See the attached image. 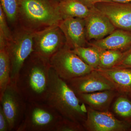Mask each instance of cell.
I'll return each instance as SVG.
<instances>
[{
    "label": "cell",
    "mask_w": 131,
    "mask_h": 131,
    "mask_svg": "<svg viewBox=\"0 0 131 131\" xmlns=\"http://www.w3.org/2000/svg\"><path fill=\"white\" fill-rule=\"evenodd\" d=\"M51 68L49 60L34 52L25 61L18 75L16 84L27 102H45Z\"/></svg>",
    "instance_id": "obj_1"
},
{
    "label": "cell",
    "mask_w": 131,
    "mask_h": 131,
    "mask_svg": "<svg viewBox=\"0 0 131 131\" xmlns=\"http://www.w3.org/2000/svg\"><path fill=\"white\" fill-rule=\"evenodd\" d=\"M46 103L62 117L82 124L87 117V108L65 81L51 68L49 91Z\"/></svg>",
    "instance_id": "obj_2"
},
{
    "label": "cell",
    "mask_w": 131,
    "mask_h": 131,
    "mask_svg": "<svg viewBox=\"0 0 131 131\" xmlns=\"http://www.w3.org/2000/svg\"><path fill=\"white\" fill-rule=\"evenodd\" d=\"M62 20L58 3L53 0H24L18 25L36 31L59 25Z\"/></svg>",
    "instance_id": "obj_3"
},
{
    "label": "cell",
    "mask_w": 131,
    "mask_h": 131,
    "mask_svg": "<svg viewBox=\"0 0 131 131\" xmlns=\"http://www.w3.org/2000/svg\"><path fill=\"white\" fill-rule=\"evenodd\" d=\"M35 31L17 25L7 40V50L11 66V82L16 83L18 75L25 61L34 51Z\"/></svg>",
    "instance_id": "obj_4"
},
{
    "label": "cell",
    "mask_w": 131,
    "mask_h": 131,
    "mask_svg": "<svg viewBox=\"0 0 131 131\" xmlns=\"http://www.w3.org/2000/svg\"><path fill=\"white\" fill-rule=\"evenodd\" d=\"M62 117L46 102H27L24 118L16 131H55Z\"/></svg>",
    "instance_id": "obj_5"
},
{
    "label": "cell",
    "mask_w": 131,
    "mask_h": 131,
    "mask_svg": "<svg viewBox=\"0 0 131 131\" xmlns=\"http://www.w3.org/2000/svg\"><path fill=\"white\" fill-rule=\"evenodd\" d=\"M49 62L58 75L65 81L86 74L95 70L66 46L54 54Z\"/></svg>",
    "instance_id": "obj_6"
},
{
    "label": "cell",
    "mask_w": 131,
    "mask_h": 131,
    "mask_svg": "<svg viewBox=\"0 0 131 131\" xmlns=\"http://www.w3.org/2000/svg\"><path fill=\"white\" fill-rule=\"evenodd\" d=\"M0 101L9 124V131H16L24 118L27 103L16 83L11 82L0 96Z\"/></svg>",
    "instance_id": "obj_7"
},
{
    "label": "cell",
    "mask_w": 131,
    "mask_h": 131,
    "mask_svg": "<svg viewBox=\"0 0 131 131\" xmlns=\"http://www.w3.org/2000/svg\"><path fill=\"white\" fill-rule=\"evenodd\" d=\"M33 41L34 52L49 60L66 45L65 36L58 25L35 31Z\"/></svg>",
    "instance_id": "obj_8"
},
{
    "label": "cell",
    "mask_w": 131,
    "mask_h": 131,
    "mask_svg": "<svg viewBox=\"0 0 131 131\" xmlns=\"http://www.w3.org/2000/svg\"><path fill=\"white\" fill-rule=\"evenodd\" d=\"M89 131H125L130 126L127 122L119 120L108 110L99 111L87 107V117L82 124Z\"/></svg>",
    "instance_id": "obj_9"
},
{
    "label": "cell",
    "mask_w": 131,
    "mask_h": 131,
    "mask_svg": "<svg viewBox=\"0 0 131 131\" xmlns=\"http://www.w3.org/2000/svg\"><path fill=\"white\" fill-rule=\"evenodd\" d=\"M65 81L76 94L115 90L112 83L95 69L86 74Z\"/></svg>",
    "instance_id": "obj_10"
},
{
    "label": "cell",
    "mask_w": 131,
    "mask_h": 131,
    "mask_svg": "<svg viewBox=\"0 0 131 131\" xmlns=\"http://www.w3.org/2000/svg\"><path fill=\"white\" fill-rule=\"evenodd\" d=\"M95 7L107 17L116 28L131 31V3L101 2Z\"/></svg>",
    "instance_id": "obj_11"
},
{
    "label": "cell",
    "mask_w": 131,
    "mask_h": 131,
    "mask_svg": "<svg viewBox=\"0 0 131 131\" xmlns=\"http://www.w3.org/2000/svg\"><path fill=\"white\" fill-rule=\"evenodd\" d=\"M90 9L89 14L84 18L88 42L103 38L116 29L107 17L95 7Z\"/></svg>",
    "instance_id": "obj_12"
},
{
    "label": "cell",
    "mask_w": 131,
    "mask_h": 131,
    "mask_svg": "<svg viewBox=\"0 0 131 131\" xmlns=\"http://www.w3.org/2000/svg\"><path fill=\"white\" fill-rule=\"evenodd\" d=\"M58 25L65 36L67 47L73 50L88 45L84 19L68 18L63 19Z\"/></svg>",
    "instance_id": "obj_13"
},
{
    "label": "cell",
    "mask_w": 131,
    "mask_h": 131,
    "mask_svg": "<svg viewBox=\"0 0 131 131\" xmlns=\"http://www.w3.org/2000/svg\"><path fill=\"white\" fill-rule=\"evenodd\" d=\"M88 45L98 49L123 52L131 47V31L116 28L105 37L88 42Z\"/></svg>",
    "instance_id": "obj_14"
},
{
    "label": "cell",
    "mask_w": 131,
    "mask_h": 131,
    "mask_svg": "<svg viewBox=\"0 0 131 131\" xmlns=\"http://www.w3.org/2000/svg\"><path fill=\"white\" fill-rule=\"evenodd\" d=\"M95 70L113 85L115 90L122 93H131V68L114 67Z\"/></svg>",
    "instance_id": "obj_15"
},
{
    "label": "cell",
    "mask_w": 131,
    "mask_h": 131,
    "mask_svg": "<svg viewBox=\"0 0 131 131\" xmlns=\"http://www.w3.org/2000/svg\"><path fill=\"white\" fill-rule=\"evenodd\" d=\"M115 90H107L77 94L82 102L99 111L108 110L115 95Z\"/></svg>",
    "instance_id": "obj_16"
},
{
    "label": "cell",
    "mask_w": 131,
    "mask_h": 131,
    "mask_svg": "<svg viewBox=\"0 0 131 131\" xmlns=\"http://www.w3.org/2000/svg\"><path fill=\"white\" fill-rule=\"evenodd\" d=\"M58 8L63 19L71 18L84 19L90 12V8L80 0H61L58 3Z\"/></svg>",
    "instance_id": "obj_17"
},
{
    "label": "cell",
    "mask_w": 131,
    "mask_h": 131,
    "mask_svg": "<svg viewBox=\"0 0 131 131\" xmlns=\"http://www.w3.org/2000/svg\"><path fill=\"white\" fill-rule=\"evenodd\" d=\"M11 66L6 46L0 47V96L11 82Z\"/></svg>",
    "instance_id": "obj_18"
},
{
    "label": "cell",
    "mask_w": 131,
    "mask_h": 131,
    "mask_svg": "<svg viewBox=\"0 0 131 131\" xmlns=\"http://www.w3.org/2000/svg\"><path fill=\"white\" fill-rule=\"evenodd\" d=\"M24 0H0V6L5 13L7 21L13 27L18 25L19 14Z\"/></svg>",
    "instance_id": "obj_19"
},
{
    "label": "cell",
    "mask_w": 131,
    "mask_h": 131,
    "mask_svg": "<svg viewBox=\"0 0 131 131\" xmlns=\"http://www.w3.org/2000/svg\"><path fill=\"white\" fill-rule=\"evenodd\" d=\"M72 51L85 63L93 69L99 68L100 64V53L98 49L94 46L78 47Z\"/></svg>",
    "instance_id": "obj_20"
},
{
    "label": "cell",
    "mask_w": 131,
    "mask_h": 131,
    "mask_svg": "<svg viewBox=\"0 0 131 131\" xmlns=\"http://www.w3.org/2000/svg\"><path fill=\"white\" fill-rule=\"evenodd\" d=\"M97 49L100 53V68L107 69L114 67L123 55V52L120 51Z\"/></svg>",
    "instance_id": "obj_21"
},
{
    "label": "cell",
    "mask_w": 131,
    "mask_h": 131,
    "mask_svg": "<svg viewBox=\"0 0 131 131\" xmlns=\"http://www.w3.org/2000/svg\"><path fill=\"white\" fill-rule=\"evenodd\" d=\"M113 110L120 117H131V102L126 97L120 96L114 102Z\"/></svg>",
    "instance_id": "obj_22"
},
{
    "label": "cell",
    "mask_w": 131,
    "mask_h": 131,
    "mask_svg": "<svg viewBox=\"0 0 131 131\" xmlns=\"http://www.w3.org/2000/svg\"><path fill=\"white\" fill-rule=\"evenodd\" d=\"M84 129L81 123L63 117L57 125L55 131H82Z\"/></svg>",
    "instance_id": "obj_23"
},
{
    "label": "cell",
    "mask_w": 131,
    "mask_h": 131,
    "mask_svg": "<svg viewBox=\"0 0 131 131\" xmlns=\"http://www.w3.org/2000/svg\"><path fill=\"white\" fill-rule=\"evenodd\" d=\"M7 21L5 13L0 6V33L2 34L7 40L12 36V31L8 27Z\"/></svg>",
    "instance_id": "obj_24"
},
{
    "label": "cell",
    "mask_w": 131,
    "mask_h": 131,
    "mask_svg": "<svg viewBox=\"0 0 131 131\" xmlns=\"http://www.w3.org/2000/svg\"><path fill=\"white\" fill-rule=\"evenodd\" d=\"M114 67L131 68V47L123 52L121 59Z\"/></svg>",
    "instance_id": "obj_25"
},
{
    "label": "cell",
    "mask_w": 131,
    "mask_h": 131,
    "mask_svg": "<svg viewBox=\"0 0 131 131\" xmlns=\"http://www.w3.org/2000/svg\"><path fill=\"white\" fill-rule=\"evenodd\" d=\"M0 131H9V126L6 117L0 106Z\"/></svg>",
    "instance_id": "obj_26"
},
{
    "label": "cell",
    "mask_w": 131,
    "mask_h": 131,
    "mask_svg": "<svg viewBox=\"0 0 131 131\" xmlns=\"http://www.w3.org/2000/svg\"><path fill=\"white\" fill-rule=\"evenodd\" d=\"M89 8L94 7L96 3L101 2H112V0H80Z\"/></svg>",
    "instance_id": "obj_27"
},
{
    "label": "cell",
    "mask_w": 131,
    "mask_h": 131,
    "mask_svg": "<svg viewBox=\"0 0 131 131\" xmlns=\"http://www.w3.org/2000/svg\"><path fill=\"white\" fill-rule=\"evenodd\" d=\"M113 2L121 3H131V0H112Z\"/></svg>",
    "instance_id": "obj_28"
},
{
    "label": "cell",
    "mask_w": 131,
    "mask_h": 131,
    "mask_svg": "<svg viewBox=\"0 0 131 131\" xmlns=\"http://www.w3.org/2000/svg\"><path fill=\"white\" fill-rule=\"evenodd\" d=\"M53 1H54L56 2L57 3H58L59 2H60L61 0H53Z\"/></svg>",
    "instance_id": "obj_29"
}]
</instances>
